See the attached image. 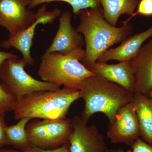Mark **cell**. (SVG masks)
<instances>
[{
    "instance_id": "1",
    "label": "cell",
    "mask_w": 152,
    "mask_h": 152,
    "mask_svg": "<svg viewBox=\"0 0 152 152\" xmlns=\"http://www.w3.org/2000/svg\"><path fill=\"white\" fill-rule=\"evenodd\" d=\"M77 30L83 37L85 56L81 63L87 69L96 63L103 54L115 44L122 42L132 36V25L114 26L104 18L102 7L82 11Z\"/></svg>"
},
{
    "instance_id": "2",
    "label": "cell",
    "mask_w": 152,
    "mask_h": 152,
    "mask_svg": "<svg viewBox=\"0 0 152 152\" xmlns=\"http://www.w3.org/2000/svg\"><path fill=\"white\" fill-rule=\"evenodd\" d=\"M84 101L82 119L88 123L96 113L105 115L112 124L120 109L132 101L134 94L119 85L96 75L87 78L79 90Z\"/></svg>"
},
{
    "instance_id": "3",
    "label": "cell",
    "mask_w": 152,
    "mask_h": 152,
    "mask_svg": "<svg viewBox=\"0 0 152 152\" xmlns=\"http://www.w3.org/2000/svg\"><path fill=\"white\" fill-rule=\"evenodd\" d=\"M80 99L78 90L64 87L37 92L16 101L13 111L16 120L24 118L45 120L66 118L70 107Z\"/></svg>"
},
{
    "instance_id": "4",
    "label": "cell",
    "mask_w": 152,
    "mask_h": 152,
    "mask_svg": "<svg viewBox=\"0 0 152 152\" xmlns=\"http://www.w3.org/2000/svg\"><path fill=\"white\" fill-rule=\"evenodd\" d=\"M85 54L83 48L67 55L45 53L41 57L38 75L43 81L79 91L87 78L95 75L81 63Z\"/></svg>"
},
{
    "instance_id": "5",
    "label": "cell",
    "mask_w": 152,
    "mask_h": 152,
    "mask_svg": "<svg viewBox=\"0 0 152 152\" xmlns=\"http://www.w3.org/2000/svg\"><path fill=\"white\" fill-rule=\"evenodd\" d=\"M27 65L23 59L16 57L6 60L0 68V80L17 101L33 93L61 88L58 85L33 77L25 70Z\"/></svg>"
},
{
    "instance_id": "6",
    "label": "cell",
    "mask_w": 152,
    "mask_h": 152,
    "mask_svg": "<svg viewBox=\"0 0 152 152\" xmlns=\"http://www.w3.org/2000/svg\"><path fill=\"white\" fill-rule=\"evenodd\" d=\"M26 129L32 145L44 149L69 143L73 130L72 120L66 118L30 121Z\"/></svg>"
},
{
    "instance_id": "7",
    "label": "cell",
    "mask_w": 152,
    "mask_h": 152,
    "mask_svg": "<svg viewBox=\"0 0 152 152\" xmlns=\"http://www.w3.org/2000/svg\"><path fill=\"white\" fill-rule=\"evenodd\" d=\"M47 4H45L38 9L36 13V20L27 28L16 35L10 37L8 39L2 41L0 46L4 48H14L22 54L23 58L28 65L34 66L35 60L31 55V48L36 29L38 25L53 23L58 17L61 15V11L59 9L53 10H47Z\"/></svg>"
},
{
    "instance_id": "8",
    "label": "cell",
    "mask_w": 152,
    "mask_h": 152,
    "mask_svg": "<svg viewBox=\"0 0 152 152\" xmlns=\"http://www.w3.org/2000/svg\"><path fill=\"white\" fill-rule=\"evenodd\" d=\"M72 122L73 130L69 138L70 152H109L104 137L96 125L88 126L77 115Z\"/></svg>"
},
{
    "instance_id": "9",
    "label": "cell",
    "mask_w": 152,
    "mask_h": 152,
    "mask_svg": "<svg viewBox=\"0 0 152 152\" xmlns=\"http://www.w3.org/2000/svg\"><path fill=\"white\" fill-rule=\"evenodd\" d=\"M36 20V13L28 8L27 0H0V26L12 37Z\"/></svg>"
},
{
    "instance_id": "10",
    "label": "cell",
    "mask_w": 152,
    "mask_h": 152,
    "mask_svg": "<svg viewBox=\"0 0 152 152\" xmlns=\"http://www.w3.org/2000/svg\"><path fill=\"white\" fill-rule=\"evenodd\" d=\"M107 136L112 143H124L130 146L140 137L132 101L119 110L114 121L109 124Z\"/></svg>"
},
{
    "instance_id": "11",
    "label": "cell",
    "mask_w": 152,
    "mask_h": 152,
    "mask_svg": "<svg viewBox=\"0 0 152 152\" xmlns=\"http://www.w3.org/2000/svg\"><path fill=\"white\" fill-rule=\"evenodd\" d=\"M72 13L66 11L58 18L59 26L51 44L45 53H60L67 55L79 48H83L84 39L71 23Z\"/></svg>"
},
{
    "instance_id": "12",
    "label": "cell",
    "mask_w": 152,
    "mask_h": 152,
    "mask_svg": "<svg viewBox=\"0 0 152 152\" xmlns=\"http://www.w3.org/2000/svg\"><path fill=\"white\" fill-rule=\"evenodd\" d=\"M131 61L134 94L148 95L152 90V39L143 45Z\"/></svg>"
},
{
    "instance_id": "13",
    "label": "cell",
    "mask_w": 152,
    "mask_h": 152,
    "mask_svg": "<svg viewBox=\"0 0 152 152\" xmlns=\"http://www.w3.org/2000/svg\"><path fill=\"white\" fill-rule=\"evenodd\" d=\"M88 69L95 75L119 85L134 94V78L131 61L113 64L97 61Z\"/></svg>"
},
{
    "instance_id": "14",
    "label": "cell",
    "mask_w": 152,
    "mask_h": 152,
    "mask_svg": "<svg viewBox=\"0 0 152 152\" xmlns=\"http://www.w3.org/2000/svg\"><path fill=\"white\" fill-rule=\"evenodd\" d=\"M152 37V26L140 34L131 36L116 48L107 50L97 61L107 63L112 60L119 62L131 61L138 53L144 43Z\"/></svg>"
},
{
    "instance_id": "15",
    "label": "cell",
    "mask_w": 152,
    "mask_h": 152,
    "mask_svg": "<svg viewBox=\"0 0 152 152\" xmlns=\"http://www.w3.org/2000/svg\"><path fill=\"white\" fill-rule=\"evenodd\" d=\"M140 127V137L152 145V99L134 94L132 100Z\"/></svg>"
},
{
    "instance_id": "16",
    "label": "cell",
    "mask_w": 152,
    "mask_h": 152,
    "mask_svg": "<svg viewBox=\"0 0 152 152\" xmlns=\"http://www.w3.org/2000/svg\"><path fill=\"white\" fill-rule=\"evenodd\" d=\"M104 18L116 27L120 17L124 14L131 15L135 12L139 0H100Z\"/></svg>"
},
{
    "instance_id": "17",
    "label": "cell",
    "mask_w": 152,
    "mask_h": 152,
    "mask_svg": "<svg viewBox=\"0 0 152 152\" xmlns=\"http://www.w3.org/2000/svg\"><path fill=\"white\" fill-rule=\"evenodd\" d=\"M31 119L22 118L15 124L7 126L6 132L10 145L23 151L32 146L28 137L26 126Z\"/></svg>"
},
{
    "instance_id": "18",
    "label": "cell",
    "mask_w": 152,
    "mask_h": 152,
    "mask_svg": "<svg viewBox=\"0 0 152 152\" xmlns=\"http://www.w3.org/2000/svg\"><path fill=\"white\" fill-rule=\"evenodd\" d=\"M56 1L68 3L72 7L73 13L77 15L86 9L101 7L100 0H27L28 8L31 10L42 4Z\"/></svg>"
},
{
    "instance_id": "19",
    "label": "cell",
    "mask_w": 152,
    "mask_h": 152,
    "mask_svg": "<svg viewBox=\"0 0 152 152\" xmlns=\"http://www.w3.org/2000/svg\"><path fill=\"white\" fill-rule=\"evenodd\" d=\"M16 101L0 80V115L13 111Z\"/></svg>"
},
{
    "instance_id": "20",
    "label": "cell",
    "mask_w": 152,
    "mask_h": 152,
    "mask_svg": "<svg viewBox=\"0 0 152 152\" xmlns=\"http://www.w3.org/2000/svg\"><path fill=\"white\" fill-rule=\"evenodd\" d=\"M137 15L152 16V0H141L138 5L137 11L132 14L127 20L124 21L123 24L128 23L131 19Z\"/></svg>"
},
{
    "instance_id": "21",
    "label": "cell",
    "mask_w": 152,
    "mask_h": 152,
    "mask_svg": "<svg viewBox=\"0 0 152 152\" xmlns=\"http://www.w3.org/2000/svg\"><path fill=\"white\" fill-rule=\"evenodd\" d=\"M132 150L126 151L121 148L109 149V152H152V145L139 137L131 146Z\"/></svg>"
},
{
    "instance_id": "22",
    "label": "cell",
    "mask_w": 152,
    "mask_h": 152,
    "mask_svg": "<svg viewBox=\"0 0 152 152\" xmlns=\"http://www.w3.org/2000/svg\"><path fill=\"white\" fill-rule=\"evenodd\" d=\"M23 152H70L69 143L64 144L61 146L50 149H44L32 146Z\"/></svg>"
},
{
    "instance_id": "23",
    "label": "cell",
    "mask_w": 152,
    "mask_h": 152,
    "mask_svg": "<svg viewBox=\"0 0 152 152\" xmlns=\"http://www.w3.org/2000/svg\"><path fill=\"white\" fill-rule=\"evenodd\" d=\"M7 126L5 121V114L0 115V147L10 145L6 134V129Z\"/></svg>"
},
{
    "instance_id": "24",
    "label": "cell",
    "mask_w": 152,
    "mask_h": 152,
    "mask_svg": "<svg viewBox=\"0 0 152 152\" xmlns=\"http://www.w3.org/2000/svg\"><path fill=\"white\" fill-rule=\"evenodd\" d=\"M16 57H18V56L12 53L0 51V68L6 60L11 58H16Z\"/></svg>"
},
{
    "instance_id": "25",
    "label": "cell",
    "mask_w": 152,
    "mask_h": 152,
    "mask_svg": "<svg viewBox=\"0 0 152 152\" xmlns=\"http://www.w3.org/2000/svg\"><path fill=\"white\" fill-rule=\"evenodd\" d=\"M0 152H23L22 151L17 150L9 149H0Z\"/></svg>"
},
{
    "instance_id": "26",
    "label": "cell",
    "mask_w": 152,
    "mask_h": 152,
    "mask_svg": "<svg viewBox=\"0 0 152 152\" xmlns=\"http://www.w3.org/2000/svg\"><path fill=\"white\" fill-rule=\"evenodd\" d=\"M147 96L149 97L150 98H152V90Z\"/></svg>"
}]
</instances>
